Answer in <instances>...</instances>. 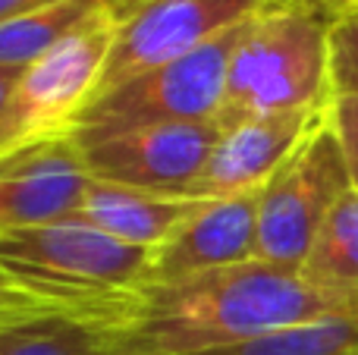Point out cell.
I'll use <instances>...</instances> for the list:
<instances>
[{
    "mask_svg": "<svg viewBox=\"0 0 358 355\" xmlns=\"http://www.w3.org/2000/svg\"><path fill=\"white\" fill-rule=\"evenodd\" d=\"M324 318H358V293L317 287L302 268L255 258L142 287L117 346L120 355H195Z\"/></svg>",
    "mask_w": 358,
    "mask_h": 355,
    "instance_id": "cell-1",
    "label": "cell"
},
{
    "mask_svg": "<svg viewBox=\"0 0 358 355\" xmlns=\"http://www.w3.org/2000/svg\"><path fill=\"white\" fill-rule=\"evenodd\" d=\"M155 252L136 249L79 217L0 233V274L54 314L120 327L151 277Z\"/></svg>",
    "mask_w": 358,
    "mask_h": 355,
    "instance_id": "cell-2",
    "label": "cell"
},
{
    "mask_svg": "<svg viewBox=\"0 0 358 355\" xmlns=\"http://www.w3.org/2000/svg\"><path fill=\"white\" fill-rule=\"evenodd\" d=\"M336 0H271L245 22L227 69L217 126L330 107V25Z\"/></svg>",
    "mask_w": 358,
    "mask_h": 355,
    "instance_id": "cell-3",
    "label": "cell"
},
{
    "mask_svg": "<svg viewBox=\"0 0 358 355\" xmlns=\"http://www.w3.org/2000/svg\"><path fill=\"white\" fill-rule=\"evenodd\" d=\"M117 22V3H110L19 73L0 129V161L76 136L82 113L101 92Z\"/></svg>",
    "mask_w": 358,
    "mask_h": 355,
    "instance_id": "cell-4",
    "label": "cell"
},
{
    "mask_svg": "<svg viewBox=\"0 0 358 355\" xmlns=\"http://www.w3.org/2000/svg\"><path fill=\"white\" fill-rule=\"evenodd\" d=\"M349 189L352 176L327 107L315 129L261 189L258 258L283 268H302L324 220Z\"/></svg>",
    "mask_w": 358,
    "mask_h": 355,
    "instance_id": "cell-5",
    "label": "cell"
},
{
    "mask_svg": "<svg viewBox=\"0 0 358 355\" xmlns=\"http://www.w3.org/2000/svg\"><path fill=\"white\" fill-rule=\"evenodd\" d=\"M245 22L192 54L155 66L98 94L79 129H123L148 123H217L227 92V69ZM76 129V132H79Z\"/></svg>",
    "mask_w": 358,
    "mask_h": 355,
    "instance_id": "cell-6",
    "label": "cell"
},
{
    "mask_svg": "<svg viewBox=\"0 0 358 355\" xmlns=\"http://www.w3.org/2000/svg\"><path fill=\"white\" fill-rule=\"evenodd\" d=\"M76 145L94 180L182 195L201 176L217 138V123H148L123 129H79Z\"/></svg>",
    "mask_w": 358,
    "mask_h": 355,
    "instance_id": "cell-7",
    "label": "cell"
},
{
    "mask_svg": "<svg viewBox=\"0 0 358 355\" xmlns=\"http://www.w3.org/2000/svg\"><path fill=\"white\" fill-rule=\"evenodd\" d=\"M267 3L271 0H138L126 6L98 94L217 41Z\"/></svg>",
    "mask_w": 358,
    "mask_h": 355,
    "instance_id": "cell-8",
    "label": "cell"
},
{
    "mask_svg": "<svg viewBox=\"0 0 358 355\" xmlns=\"http://www.w3.org/2000/svg\"><path fill=\"white\" fill-rule=\"evenodd\" d=\"M324 113L327 107L271 113V117H252L220 129V138H217L201 176L189 189V198L217 201L261 192Z\"/></svg>",
    "mask_w": 358,
    "mask_h": 355,
    "instance_id": "cell-9",
    "label": "cell"
},
{
    "mask_svg": "<svg viewBox=\"0 0 358 355\" xmlns=\"http://www.w3.org/2000/svg\"><path fill=\"white\" fill-rule=\"evenodd\" d=\"M88 182L92 173L76 138H57L0 161V233L76 217Z\"/></svg>",
    "mask_w": 358,
    "mask_h": 355,
    "instance_id": "cell-10",
    "label": "cell"
},
{
    "mask_svg": "<svg viewBox=\"0 0 358 355\" xmlns=\"http://www.w3.org/2000/svg\"><path fill=\"white\" fill-rule=\"evenodd\" d=\"M261 192L204 201L155 252L148 283H176L258 258ZM145 283V287H148Z\"/></svg>",
    "mask_w": 358,
    "mask_h": 355,
    "instance_id": "cell-11",
    "label": "cell"
},
{
    "mask_svg": "<svg viewBox=\"0 0 358 355\" xmlns=\"http://www.w3.org/2000/svg\"><path fill=\"white\" fill-rule=\"evenodd\" d=\"M201 205L204 201L198 198L157 195V192L117 186V182H104L92 176L76 217L98 226L101 233H107V236L120 239L126 245L157 252Z\"/></svg>",
    "mask_w": 358,
    "mask_h": 355,
    "instance_id": "cell-12",
    "label": "cell"
},
{
    "mask_svg": "<svg viewBox=\"0 0 358 355\" xmlns=\"http://www.w3.org/2000/svg\"><path fill=\"white\" fill-rule=\"evenodd\" d=\"M117 0H57L0 25V66L25 69Z\"/></svg>",
    "mask_w": 358,
    "mask_h": 355,
    "instance_id": "cell-13",
    "label": "cell"
},
{
    "mask_svg": "<svg viewBox=\"0 0 358 355\" xmlns=\"http://www.w3.org/2000/svg\"><path fill=\"white\" fill-rule=\"evenodd\" d=\"M302 274L340 293H358V189L352 186L315 236Z\"/></svg>",
    "mask_w": 358,
    "mask_h": 355,
    "instance_id": "cell-14",
    "label": "cell"
},
{
    "mask_svg": "<svg viewBox=\"0 0 358 355\" xmlns=\"http://www.w3.org/2000/svg\"><path fill=\"white\" fill-rule=\"evenodd\" d=\"M0 355H120V346L113 327L54 314L0 333Z\"/></svg>",
    "mask_w": 358,
    "mask_h": 355,
    "instance_id": "cell-15",
    "label": "cell"
},
{
    "mask_svg": "<svg viewBox=\"0 0 358 355\" xmlns=\"http://www.w3.org/2000/svg\"><path fill=\"white\" fill-rule=\"evenodd\" d=\"M358 349V318H324L292 324L236 346L195 355H352Z\"/></svg>",
    "mask_w": 358,
    "mask_h": 355,
    "instance_id": "cell-16",
    "label": "cell"
},
{
    "mask_svg": "<svg viewBox=\"0 0 358 355\" xmlns=\"http://www.w3.org/2000/svg\"><path fill=\"white\" fill-rule=\"evenodd\" d=\"M330 94L358 98V0H343L330 25Z\"/></svg>",
    "mask_w": 358,
    "mask_h": 355,
    "instance_id": "cell-17",
    "label": "cell"
},
{
    "mask_svg": "<svg viewBox=\"0 0 358 355\" xmlns=\"http://www.w3.org/2000/svg\"><path fill=\"white\" fill-rule=\"evenodd\" d=\"M54 318L44 302H38L35 296H29L25 289H19L10 277L0 274V333L19 331L25 324H35V321Z\"/></svg>",
    "mask_w": 358,
    "mask_h": 355,
    "instance_id": "cell-18",
    "label": "cell"
},
{
    "mask_svg": "<svg viewBox=\"0 0 358 355\" xmlns=\"http://www.w3.org/2000/svg\"><path fill=\"white\" fill-rule=\"evenodd\" d=\"M330 123L340 136L352 186L358 189V98H330Z\"/></svg>",
    "mask_w": 358,
    "mask_h": 355,
    "instance_id": "cell-19",
    "label": "cell"
},
{
    "mask_svg": "<svg viewBox=\"0 0 358 355\" xmlns=\"http://www.w3.org/2000/svg\"><path fill=\"white\" fill-rule=\"evenodd\" d=\"M50 3H57V0H0V25L16 16H25V13L41 10V6H50Z\"/></svg>",
    "mask_w": 358,
    "mask_h": 355,
    "instance_id": "cell-20",
    "label": "cell"
},
{
    "mask_svg": "<svg viewBox=\"0 0 358 355\" xmlns=\"http://www.w3.org/2000/svg\"><path fill=\"white\" fill-rule=\"evenodd\" d=\"M19 73H22V69H6V66H0V129H3L6 107H10V98H13V88H16Z\"/></svg>",
    "mask_w": 358,
    "mask_h": 355,
    "instance_id": "cell-21",
    "label": "cell"
},
{
    "mask_svg": "<svg viewBox=\"0 0 358 355\" xmlns=\"http://www.w3.org/2000/svg\"><path fill=\"white\" fill-rule=\"evenodd\" d=\"M132 3H138V0H117V13H123L126 6H132Z\"/></svg>",
    "mask_w": 358,
    "mask_h": 355,
    "instance_id": "cell-22",
    "label": "cell"
},
{
    "mask_svg": "<svg viewBox=\"0 0 358 355\" xmlns=\"http://www.w3.org/2000/svg\"><path fill=\"white\" fill-rule=\"evenodd\" d=\"M352 355H358V349H355V352H352Z\"/></svg>",
    "mask_w": 358,
    "mask_h": 355,
    "instance_id": "cell-23",
    "label": "cell"
},
{
    "mask_svg": "<svg viewBox=\"0 0 358 355\" xmlns=\"http://www.w3.org/2000/svg\"><path fill=\"white\" fill-rule=\"evenodd\" d=\"M336 3H343V0H336Z\"/></svg>",
    "mask_w": 358,
    "mask_h": 355,
    "instance_id": "cell-24",
    "label": "cell"
}]
</instances>
